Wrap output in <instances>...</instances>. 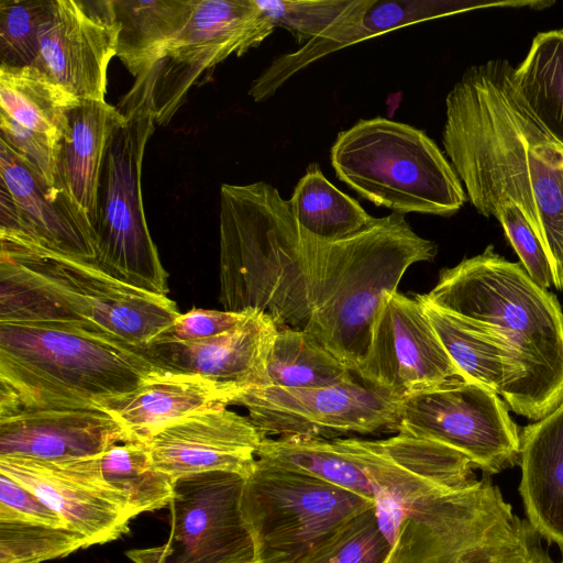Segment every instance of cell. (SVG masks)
<instances>
[{"label":"cell","instance_id":"cell-41","mask_svg":"<svg viewBox=\"0 0 563 563\" xmlns=\"http://www.w3.org/2000/svg\"><path fill=\"white\" fill-rule=\"evenodd\" d=\"M561 563H563V561Z\"/></svg>","mask_w":563,"mask_h":563},{"label":"cell","instance_id":"cell-16","mask_svg":"<svg viewBox=\"0 0 563 563\" xmlns=\"http://www.w3.org/2000/svg\"><path fill=\"white\" fill-rule=\"evenodd\" d=\"M100 457L0 456V473L31 489L91 547L120 538L135 518L128 497L104 479Z\"/></svg>","mask_w":563,"mask_h":563},{"label":"cell","instance_id":"cell-31","mask_svg":"<svg viewBox=\"0 0 563 563\" xmlns=\"http://www.w3.org/2000/svg\"><path fill=\"white\" fill-rule=\"evenodd\" d=\"M421 303L450 358L468 383H475L501 396L504 365L500 352L474 323L443 310L423 295Z\"/></svg>","mask_w":563,"mask_h":563},{"label":"cell","instance_id":"cell-33","mask_svg":"<svg viewBox=\"0 0 563 563\" xmlns=\"http://www.w3.org/2000/svg\"><path fill=\"white\" fill-rule=\"evenodd\" d=\"M390 550L374 506L346 520L301 563H386Z\"/></svg>","mask_w":563,"mask_h":563},{"label":"cell","instance_id":"cell-8","mask_svg":"<svg viewBox=\"0 0 563 563\" xmlns=\"http://www.w3.org/2000/svg\"><path fill=\"white\" fill-rule=\"evenodd\" d=\"M119 106L124 119L107 145L91 224L96 264L125 284L167 296L168 274L145 221L141 187L143 156L155 115L147 101L129 95Z\"/></svg>","mask_w":563,"mask_h":563},{"label":"cell","instance_id":"cell-32","mask_svg":"<svg viewBox=\"0 0 563 563\" xmlns=\"http://www.w3.org/2000/svg\"><path fill=\"white\" fill-rule=\"evenodd\" d=\"M100 467L104 479L128 497L135 517L169 505L175 479L154 465L146 444L118 443L101 455Z\"/></svg>","mask_w":563,"mask_h":563},{"label":"cell","instance_id":"cell-26","mask_svg":"<svg viewBox=\"0 0 563 563\" xmlns=\"http://www.w3.org/2000/svg\"><path fill=\"white\" fill-rule=\"evenodd\" d=\"M194 0H111L117 56L136 78L146 74L187 22Z\"/></svg>","mask_w":563,"mask_h":563},{"label":"cell","instance_id":"cell-3","mask_svg":"<svg viewBox=\"0 0 563 563\" xmlns=\"http://www.w3.org/2000/svg\"><path fill=\"white\" fill-rule=\"evenodd\" d=\"M423 296L474 323L496 345L504 365L501 397L515 413L538 421L563 402V311L521 264L488 245L442 269Z\"/></svg>","mask_w":563,"mask_h":563},{"label":"cell","instance_id":"cell-20","mask_svg":"<svg viewBox=\"0 0 563 563\" xmlns=\"http://www.w3.org/2000/svg\"><path fill=\"white\" fill-rule=\"evenodd\" d=\"M277 331L269 316L249 309L243 320L218 335L195 341L156 339L144 350L164 369L200 375L242 394L268 385L266 364Z\"/></svg>","mask_w":563,"mask_h":563},{"label":"cell","instance_id":"cell-30","mask_svg":"<svg viewBox=\"0 0 563 563\" xmlns=\"http://www.w3.org/2000/svg\"><path fill=\"white\" fill-rule=\"evenodd\" d=\"M267 386L319 388L353 382L352 372L305 330L278 329L267 364Z\"/></svg>","mask_w":563,"mask_h":563},{"label":"cell","instance_id":"cell-40","mask_svg":"<svg viewBox=\"0 0 563 563\" xmlns=\"http://www.w3.org/2000/svg\"><path fill=\"white\" fill-rule=\"evenodd\" d=\"M247 311L233 312L192 308L180 313L157 339L175 341L208 339L232 329L245 318Z\"/></svg>","mask_w":563,"mask_h":563},{"label":"cell","instance_id":"cell-6","mask_svg":"<svg viewBox=\"0 0 563 563\" xmlns=\"http://www.w3.org/2000/svg\"><path fill=\"white\" fill-rule=\"evenodd\" d=\"M386 563H554L542 537L488 477L416 500Z\"/></svg>","mask_w":563,"mask_h":563},{"label":"cell","instance_id":"cell-2","mask_svg":"<svg viewBox=\"0 0 563 563\" xmlns=\"http://www.w3.org/2000/svg\"><path fill=\"white\" fill-rule=\"evenodd\" d=\"M512 69L497 58L464 71L445 98L442 143L478 213L504 202L521 209L563 290V145L529 110Z\"/></svg>","mask_w":563,"mask_h":563},{"label":"cell","instance_id":"cell-7","mask_svg":"<svg viewBox=\"0 0 563 563\" xmlns=\"http://www.w3.org/2000/svg\"><path fill=\"white\" fill-rule=\"evenodd\" d=\"M330 154L338 178L377 207L451 216L467 200L450 161L409 124L380 117L360 120L338 133Z\"/></svg>","mask_w":563,"mask_h":563},{"label":"cell","instance_id":"cell-4","mask_svg":"<svg viewBox=\"0 0 563 563\" xmlns=\"http://www.w3.org/2000/svg\"><path fill=\"white\" fill-rule=\"evenodd\" d=\"M0 323L73 327L141 347L180 314L176 302L86 262L0 231Z\"/></svg>","mask_w":563,"mask_h":563},{"label":"cell","instance_id":"cell-24","mask_svg":"<svg viewBox=\"0 0 563 563\" xmlns=\"http://www.w3.org/2000/svg\"><path fill=\"white\" fill-rule=\"evenodd\" d=\"M519 493L528 522L563 550V402L520 433Z\"/></svg>","mask_w":563,"mask_h":563},{"label":"cell","instance_id":"cell-29","mask_svg":"<svg viewBox=\"0 0 563 563\" xmlns=\"http://www.w3.org/2000/svg\"><path fill=\"white\" fill-rule=\"evenodd\" d=\"M288 201L300 229L325 242L353 235L375 219L330 183L314 163L308 166Z\"/></svg>","mask_w":563,"mask_h":563},{"label":"cell","instance_id":"cell-23","mask_svg":"<svg viewBox=\"0 0 563 563\" xmlns=\"http://www.w3.org/2000/svg\"><path fill=\"white\" fill-rule=\"evenodd\" d=\"M241 393L196 374L164 369L136 389L96 406L125 431L129 442L147 443L166 427L210 410L227 408Z\"/></svg>","mask_w":563,"mask_h":563},{"label":"cell","instance_id":"cell-21","mask_svg":"<svg viewBox=\"0 0 563 563\" xmlns=\"http://www.w3.org/2000/svg\"><path fill=\"white\" fill-rule=\"evenodd\" d=\"M123 442V428L97 408L22 409L0 418V456L91 459Z\"/></svg>","mask_w":563,"mask_h":563},{"label":"cell","instance_id":"cell-35","mask_svg":"<svg viewBox=\"0 0 563 563\" xmlns=\"http://www.w3.org/2000/svg\"><path fill=\"white\" fill-rule=\"evenodd\" d=\"M88 548L67 527L0 521V563H42Z\"/></svg>","mask_w":563,"mask_h":563},{"label":"cell","instance_id":"cell-17","mask_svg":"<svg viewBox=\"0 0 563 563\" xmlns=\"http://www.w3.org/2000/svg\"><path fill=\"white\" fill-rule=\"evenodd\" d=\"M118 32L111 0H49L33 66L77 99L104 101Z\"/></svg>","mask_w":563,"mask_h":563},{"label":"cell","instance_id":"cell-5","mask_svg":"<svg viewBox=\"0 0 563 563\" xmlns=\"http://www.w3.org/2000/svg\"><path fill=\"white\" fill-rule=\"evenodd\" d=\"M163 371L144 347L106 333L0 323V418L22 409L96 408Z\"/></svg>","mask_w":563,"mask_h":563},{"label":"cell","instance_id":"cell-11","mask_svg":"<svg viewBox=\"0 0 563 563\" xmlns=\"http://www.w3.org/2000/svg\"><path fill=\"white\" fill-rule=\"evenodd\" d=\"M508 408L484 386L457 380L402 398L394 431L450 446L495 475L520 462V433Z\"/></svg>","mask_w":563,"mask_h":563},{"label":"cell","instance_id":"cell-28","mask_svg":"<svg viewBox=\"0 0 563 563\" xmlns=\"http://www.w3.org/2000/svg\"><path fill=\"white\" fill-rule=\"evenodd\" d=\"M511 78L536 119L563 145V27L538 33Z\"/></svg>","mask_w":563,"mask_h":563},{"label":"cell","instance_id":"cell-1","mask_svg":"<svg viewBox=\"0 0 563 563\" xmlns=\"http://www.w3.org/2000/svg\"><path fill=\"white\" fill-rule=\"evenodd\" d=\"M375 221V219H374ZM374 221L325 242L297 224L289 201L265 181L220 189V302L260 310L278 329L305 330L321 345L371 242Z\"/></svg>","mask_w":563,"mask_h":563},{"label":"cell","instance_id":"cell-18","mask_svg":"<svg viewBox=\"0 0 563 563\" xmlns=\"http://www.w3.org/2000/svg\"><path fill=\"white\" fill-rule=\"evenodd\" d=\"M0 231L96 263L93 231L63 186H51L0 140Z\"/></svg>","mask_w":563,"mask_h":563},{"label":"cell","instance_id":"cell-10","mask_svg":"<svg viewBox=\"0 0 563 563\" xmlns=\"http://www.w3.org/2000/svg\"><path fill=\"white\" fill-rule=\"evenodd\" d=\"M274 29L256 0H194L183 29L129 93L147 101L155 122L166 124L205 71L258 46Z\"/></svg>","mask_w":563,"mask_h":563},{"label":"cell","instance_id":"cell-27","mask_svg":"<svg viewBox=\"0 0 563 563\" xmlns=\"http://www.w3.org/2000/svg\"><path fill=\"white\" fill-rule=\"evenodd\" d=\"M78 101L34 66H0L1 112L56 146L66 130L67 112Z\"/></svg>","mask_w":563,"mask_h":563},{"label":"cell","instance_id":"cell-13","mask_svg":"<svg viewBox=\"0 0 563 563\" xmlns=\"http://www.w3.org/2000/svg\"><path fill=\"white\" fill-rule=\"evenodd\" d=\"M398 399L356 380L319 388L265 386L232 402L265 437L333 440L341 435L394 431Z\"/></svg>","mask_w":563,"mask_h":563},{"label":"cell","instance_id":"cell-14","mask_svg":"<svg viewBox=\"0 0 563 563\" xmlns=\"http://www.w3.org/2000/svg\"><path fill=\"white\" fill-rule=\"evenodd\" d=\"M369 481L379 525L393 544L397 527L418 499L474 486V464L444 444L404 433L383 440L338 438Z\"/></svg>","mask_w":563,"mask_h":563},{"label":"cell","instance_id":"cell-22","mask_svg":"<svg viewBox=\"0 0 563 563\" xmlns=\"http://www.w3.org/2000/svg\"><path fill=\"white\" fill-rule=\"evenodd\" d=\"M505 2L484 3L443 0H371L362 11L299 49L276 57L252 81L249 95L254 101L271 98L291 76L318 59L364 40L419 22Z\"/></svg>","mask_w":563,"mask_h":563},{"label":"cell","instance_id":"cell-9","mask_svg":"<svg viewBox=\"0 0 563 563\" xmlns=\"http://www.w3.org/2000/svg\"><path fill=\"white\" fill-rule=\"evenodd\" d=\"M372 501L309 473L256 456L241 508L256 563H301Z\"/></svg>","mask_w":563,"mask_h":563},{"label":"cell","instance_id":"cell-25","mask_svg":"<svg viewBox=\"0 0 563 563\" xmlns=\"http://www.w3.org/2000/svg\"><path fill=\"white\" fill-rule=\"evenodd\" d=\"M124 115L108 102L79 99L67 112V125L57 146L59 183L84 209L92 224L107 145Z\"/></svg>","mask_w":563,"mask_h":563},{"label":"cell","instance_id":"cell-39","mask_svg":"<svg viewBox=\"0 0 563 563\" xmlns=\"http://www.w3.org/2000/svg\"><path fill=\"white\" fill-rule=\"evenodd\" d=\"M0 521L68 528L37 495L3 473H0Z\"/></svg>","mask_w":563,"mask_h":563},{"label":"cell","instance_id":"cell-12","mask_svg":"<svg viewBox=\"0 0 563 563\" xmlns=\"http://www.w3.org/2000/svg\"><path fill=\"white\" fill-rule=\"evenodd\" d=\"M245 477L208 472L175 481L170 533L156 547L126 552L133 563H256L241 500Z\"/></svg>","mask_w":563,"mask_h":563},{"label":"cell","instance_id":"cell-19","mask_svg":"<svg viewBox=\"0 0 563 563\" xmlns=\"http://www.w3.org/2000/svg\"><path fill=\"white\" fill-rule=\"evenodd\" d=\"M264 439L247 417L221 408L177 421L144 444L154 465L176 481L208 472L246 477Z\"/></svg>","mask_w":563,"mask_h":563},{"label":"cell","instance_id":"cell-34","mask_svg":"<svg viewBox=\"0 0 563 563\" xmlns=\"http://www.w3.org/2000/svg\"><path fill=\"white\" fill-rule=\"evenodd\" d=\"M273 24L289 31L297 44L334 29L366 8L371 0H256Z\"/></svg>","mask_w":563,"mask_h":563},{"label":"cell","instance_id":"cell-38","mask_svg":"<svg viewBox=\"0 0 563 563\" xmlns=\"http://www.w3.org/2000/svg\"><path fill=\"white\" fill-rule=\"evenodd\" d=\"M0 140L48 185L63 186L57 170V146L47 136L22 126L3 112H0Z\"/></svg>","mask_w":563,"mask_h":563},{"label":"cell","instance_id":"cell-37","mask_svg":"<svg viewBox=\"0 0 563 563\" xmlns=\"http://www.w3.org/2000/svg\"><path fill=\"white\" fill-rule=\"evenodd\" d=\"M488 217L498 220L529 277L543 289L554 286L548 254L521 209L512 202H504L495 206Z\"/></svg>","mask_w":563,"mask_h":563},{"label":"cell","instance_id":"cell-36","mask_svg":"<svg viewBox=\"0 0 563 563\" xmlns=\"http://www.w3.org/2000/svg\"><path fill=\"white\" fill-rule=\"evenodd\" d=\"M49 0L0 1L1 65L33 66L38 54V33Z\"/></svg>","mask_w":563,"mask_h":563},{"label":"cell","instance_id":"cell-15","mask_svg":"<svg viewBox=\"0 0 563 563\" xmlns=\"http://www.w3.org/2000/svg\"><path fill=\"white\" fill-rule=\"evenodd\" d=\"M355 374L364 384L398 400L418 391L465 380L439 340L420 301L398 290L385 294L368 349Z\"/></svg>","mask_w":563,"mask_h":563}]
</instances>
